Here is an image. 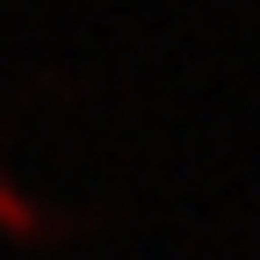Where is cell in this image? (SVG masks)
Instances as JSON below:
<instances>
[{"label": "cell", "instance_id": "cell-1", "mask_svg": "<svg viewBox=\"0 0 260 260\" xmlns=\"http://www.w3.org/2000/svg\"><path fill=\"white\" fill-rule=\"evenodd\" d=\"M0 217H8V224H15V239H44V217H37V210H29V203H15V195H8V188H0Z\"/></svg>", "mask_w": 260, "mask_h": 260}]
</instances>
